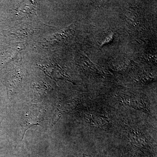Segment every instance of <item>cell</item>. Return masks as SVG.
Listing matches in <instances>:
<instances>
[{
  "label": "cell",
  "instance_id": "6da1fadb",
  "mask_svg": "<svg viewBox=\"0 0 157 157\" xmlns=\"http://www.w3.org/2000/svg\"><path fill=\"white\" fill-rule=\"evenodd\" d=\"M78 64L81 69L88 73L101 74L102 72L99 67L91 61L86 56H82L80 58Z\"/></svg>",
  "mask_w": 157,
  "mask_h": 157
},
{
  "label": "cell",
  "instance_id": "7a4b0ae2",
  "mask_svg": "<svg viewBox=\"0 0 157 157\" xmlns=\"http://www.w3.org/2000/svg\"><path fill=\"white\" fill-rule=\"evenodd\" d=\"M72 32H73V29L72 28L69 27L63 30H62L61 32H60L58 33L59 40H60L61 39H63L62 41H66L67 39H68L72 35Z\"/></svg>",
  "mask_w": 157,
  "mask_h": 157
}]
</instances>
